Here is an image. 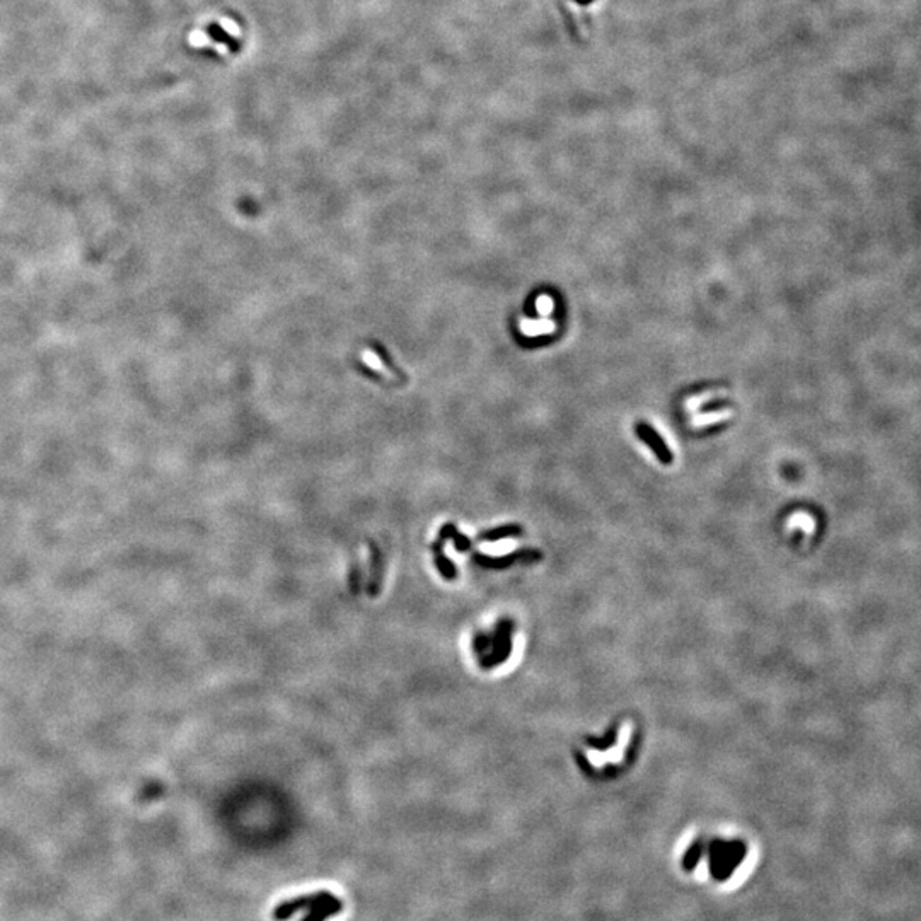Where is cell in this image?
Masks as SVG:
<instances>
[{
	"label": "cell",
	"instance_id": "9c48e42d",
	"mask_svg": "<svg viewBox=\"0 0 921 921\" xmlns=\"http://www.w3.org/2000/svg\"><path fill=\"white\" fill-rule=\"evenodd\" d=\"M489 641H492V638H489L488 633H478L476 637H474L473 648H474V652H476L478 659L483 657L485 654H488Z\"/></svg>",
	"mask_w": 921,
	"mask_h": 921
},
{
	"label": "cell",
	"instance_id": "5b68a950",
	"mask_svg": "<svg viewBox=\"0 0 921 921\" xmlns=\"http://www.w3.org/2000/svg\"><path fill=\"white\" fill-rule=\"evenodd\" d=\"M442 545H444V543H440L438 539L432 545L435 567H437V570L440 572V575L444 576L445 580H456V579H458V574H459L458 567H456V565L452 563V561L449 560L447 556H445L444 546H442Z\"/></svg>",
	"mask_w": 921,
	"mask_h": 921
},
{
	"label": "cell",
	"instance_id": "ba28073f",
	"mask_svg": "<svg viewBox=\"0 0 921 921\" xmlns=\"http://www.w3.org/2000/svg\"><path fill=\"white\" fill-rule=\"evenodd\" d=\"M371 553H372V579L369 582V594L371 596H377L379 594V587H380V579H382V556H380L379 547L376 545L371 546Z\"/></svg>",
	"mask_w": 921,
	"mask_h": 921
},
{
	"label": "cell",
	"instance_id": "7a4b0ae2",
	"mask_svg": "<svg viewBox=\"0 0 921 921\" xmlns=\"http://www.w3.org/2000/svg\"><path fill=\"white\" fill-rule=\"evenodd\" d=\"M512 628L514 623L510 619H502L496 623V628L493 634H489V654H485L480 657L481 669H492L495 666H502L503 662L509 661L512 654Z\"/></svg>",
	"mask_w": 921,
	"mask_h": 921
},
{
	"label": "cell",
	"instance_id": "30bf717a",
	"mask_svg": "<svg viewBox=\"0 0 921 921\" xmlns=\"http://www.w3.org/2000/svg\"><path fill=\"white\" fill-rule=\"evenodd\" d=\"M348 583H350L351 592L357 594V592H358V587H360V574H358V568L355 567V565H353V567H351L350 580H348Z\"/></svg>",
	"mask_w": 921,
	"mask_h": 921
},
{
	"label": "cell",
	"instance_id": "8992f818",
	"mask_svg": "<svg viewBox=\"0 0 921 921\" xmlns=\"http://www.w3.org/2000/svg\"><path fill=\"white\" fill-rule=\"evenodd\" d=\"M447 539H451L452 545H454V550L458 553H467V551L473 547V543H471L469 538H466L464 534H460L454 524H445L440 527V532H438V541L445 543Z\"/></svg>",
	"mask_w": 921,
	"mask_h": 921
},
{
	"label": "cell",
	"instance_id": "3957f363",
	"mask_svg": "<svg viewBox=\"0 0 921 921\" xmlns=\"http://www.w3.org/2000/svg\"><path fill=\"white\" fill-rule=\"evenodd\" d=\"M543 554L538 550H518L514 553L503 554V556H489V554L473 553V561L487 570H503L510 565L522 561V563H532V561L541 560Z\"/></svg>",
	"mask_w": 921,
	"mask_h": 921
},
{
	"label": "cell",
	"instance_id": "8fae6325",
	"mask_svg": "<svg viewBox=\"0 0 921 921\" xmlns=\"http://www.w3.org/2000/svg\"><path fill=\"white\" fill-rule=\"evenodd\" d=\"M551 307H553V304H551V300L546 299V297H543V299L538 302V309H541L543 313H547Z\"/></svg>",
	"mask_w": 921,
	"mask_h": 921
},
{
	"label": "cell",
	"instance_id": "277c9868",
	"mask_svg": "<svg viewBox=\"0 0 921 921\" xmlns=\"http://www.w3.org/2000/svg\"><path fill=\"white\" fill-rule=\"evenodd\" d=\"M637 432L645 444H648L652 449H654V452L659 456V459H661L663 464L672 463V454L669 452L667 445L663 444L662 438L655 434L654 429H650V427L645 425V423H640V425L637 427Z\"/></svg>",
	"mask_w": 921,
	"mask_h": 921
},
{
	"label": "cell",
	"instance_id": "6da1fadb",
	"mask_svg": "<svg viewBox=\"0 0 921 921\" xmlns=\"http://www.w3.org/2000/svg\"><path fill=\"white\" fill-rule=\"evenodd\" d=\"M299 911L306 913L300 921H328L343 911V901L329 891L299 895V898L278 902L273 909V920L287 921L293 918V915H297Z\"/></svg>",
	"mask_w": 921,
	"mask_h": 921
},
{
	"label": "cell",
	"instance_id": "52a82bcc",
	"mask_svg": "<svg viewBox=\"0 0 921 921\" xmlns=\"http://www.w3.org/2000/svg\"><path fill=\"white\" fill-rule=\"evenodd\" d=\"M518 536H522V527H521V525H517V524H507V525H502V527L489 529V531L481 532V534H478V541L495 543V541H500V539L518 538Z\"/></svg>",
	"mask_w": 921,
	"mask_h": 921
}]
</instances>
